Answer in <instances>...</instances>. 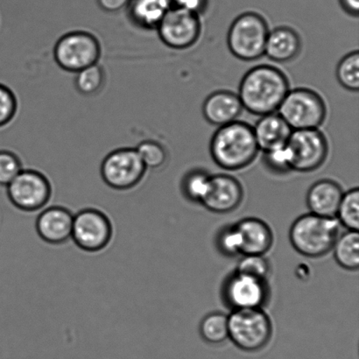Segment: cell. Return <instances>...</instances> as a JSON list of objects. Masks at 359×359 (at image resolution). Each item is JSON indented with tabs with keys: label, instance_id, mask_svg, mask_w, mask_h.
<instances>
[{
	"label": "cell",
	"instance_id": "cell-1",
	"mask_svg": "<svg viewBox=\"0 0 359 359\" xmlns=\"http://www.w3.org/2000/svg\"><path fill=\"white\" fill-rule=\"evenodd\" d=\"M290 90L283 72L273 66L259 65L243 76L238 96L243 108L262 117L277 111Z\"/></svg>",
	"mask_w": 359,
	"mask_h": 359
},
{
	"label": "cell",
	"instance_id": "cell-2",
	"mask_svg": "<svg viewBox=\"0 0 359 359\" xmlns=\"http://www.w3.org/2000/svg\"><path fill=\"white\" fill-rule=\"evenodd\" d=\"M210 150L214 163L231 171L248 167L259 151L252 126L238 121L219 126L211 138Z\"/></svg>",
	"mask_w": 359,
	"mask_h": 359
},
{
	"label": "cell",
	"instance_id": "cell-3",
	"mask_svg": "<svg viewBox=\"0 0 359 359\" xmlns=\"http://www.w3.org/2000/svg\"><path fill=\"white\" fill-rule=\"evenodd\" d=\"M340 225L336 217H325L311 212L302 215L291 225V245L302 255L320 258L333 249L339 237Z\"/></svg>",
	"mask_w": 359,
	"mask_h": 359
},
{
	"label": "cell",
	"instance_id": "cell-4",
	"mask_svg": "<svg viewBox=\"0 0 359 359\" xmlns=\"http://www.w3.org/2000/svg\"><path fill=\"white\" fill-rule=\"evenodd\" d=\"M269 32V25L262 15L253 12L242 13L229 29L228 48L242 61H256L265 54Z\"/></svg>",
	"mask_w": 359,
	"mask_h": 359
},
{
	"label": "cell",
	"instance_id": "cell-5",
	"mask_svg": "<svg viewBox=\"0 0 359 359\" xmlns=\"http://www.w3.org/2000/svg\"><path fill=\"white\" fill-rule=\"evenodd\" d=\"M229 339L248 353L263 349L273 333L272 322L262 309H234L228 316Z\"/></svg>",
	"mask_w": 359,
	"mask_h": 359
},
{
	"label": "cell",
	"instance_id": "cell-6",
	"mask_svg": "<svg viewBox=\"0 0 359 359\" xmlns=\"http://www.w3.org/2000/svg\"><path fill=\"white\" fill-rule=\"evenodd\" d=\"M292 130L318 129L326 118L325 101L314 90L298 88L288 91L278 109Z\"/></svg>",
	"mask_w": 359,
	"mask_h": 359
},
{
	"label": "cell",
	"instance_id": "cell-7",
	"mask_svg": "<svg viewBox=\"0 0 359 359\" xmlns=\"http://www.w3.org/2000/svg\"><path fill=\"white\" fill-rule=\"evenodd\" d=\"M100 41L86 31H73L62 35L54 48L57 65L67 72L77 73L97 65L101 57Z\"/></svg>",
	"mask_w": 359,
	"mask_h": 359
},
{
	"label": "cell",
	"instance_id": "cell-8",
	"mask_svg": "<svg viewBox=\"0 0 359 359\" xmlns=\"http://www.w3.org/2000/svg\"><path fill=\"white\" fill-rule=\"evenodd\" d=\"M147 168L135 149L112 151L102 161L100 173L105 184L116 190L135 188L142 181Z\"/></svg>",
	"mask_w": 359,
	"mask_h": 359
},
{
	"label": "cell",
	"instance_id": "cell-9",
	"mask_svg": "<svg viewBox=\"0 0 359 359\" xmlns=\"http://www.w3.org/2000/svg\"><path fill=\"white\" fill-rule=\"evenodd\" d=\"M292 170L309 173L318 170L328 156L326 137L318 129L293 130L287 143Z\"/></svg>",
	"mask_w": 359,
	"mask_h": 359
},
{
	"label": "cell",
	"instance_id": "cell-10",
	"mask_svg": "<svg viewBox=\"0 0 359 359\" xmlns=\"http://www.w3.org/2000/svg\"><path fill=\"white\" fill-rule=\"evenodd\" d=\"M6 187L10 202L26 212L41 210L51 198V183L40 171L23 170Z\"/></svg>",
	"mask_w": 359,
	"mask_h": 359
},
{
	"label": "cell",
	"instance_id": "cell-11",
	"mask_svg": "<svg viewBox=\"0 0 359 359\" xmlns=\"http://www.w3.org/2000/svg\"><path fill=\"white\" fill-rule=\"evenodd\" d=\"M112 232L110 218L103 211L89 208L74 216L72 239L83 251H102L111 242Z\"/></svg>",
	"mask_w": 359,
	"mask_h": 359
},
{
	"label": "cell",
	"instance_id": "cell-12",
	"mask_svg": "<svg viewBox=\"0 0 359 359\" xmlns=\"http://www.w3.org/2000/svg\"><path fill=\"white\" fill-rule=\"evenodd\" d=\"M201 29L199 15L181 7L172 6L157 27L161 41L168 48L179 49L192 47L198 40Z\"/></svg>",
	"mask_w": 359,
	"mask_h": 359
},
{
	"label": "cell",
	"instance_id": "cell-13",
	"mask_svg": "<svg viewBox=\"0 0 359 359\" xmlns=\"http://www.w3.org/2000/svg\"><path fill=\"white\" fill-rule=\"evenodd\" d=\"M225 300L232 309H262L269 297L266 280L238 272L229 278L224 287Z\"/></svg>",
	"mask_w": 359,
	"mask_h": 359
},
{
	"label": "cell",
	"instance_id": "cell-14",
	"mask_svg": "<svg viewBox=\"0 0 359 359\" xmlns=\"http://www.w3.org/2000/svg\"><path fill=\"white\" fill-rule=\"evenodd\" d=\"M244 189L238 179L231 175H211L209 190L202 201L206 209L214 213L231 212L241 205Z\"/></svg>",
	"mask_w": 359,
	"mask_h": 359
},
{
	"label": "cell",
	"instance_id": "cell-15",
	"mask_svg": "<svg viewBox=\"0 0 359 359\" xmlns=\"http://www.w3.org/2000/svg\"><path fill=\"white\" fill-rule=\"evenodd\" d=\"M73 218V214L65 207H49L37 217L38 235L48 244H63L72 238Z\"/></svg>",
	"mask_w": 359,
	"mask_h": 359
},
{
	"label": "cell",
	"instance_id": "cell-16",
	"mask_svg": "<svg viewBox=\"0 0 359 359\" xmlns=\"http://www.w3.org/2000/svg\"><path fill=\"white\" fill-rule=\"evenodd\" d=\"M243 107L237 94L228 90H218L204 101L203 114L211 125L223 126L237 121Z\"/></svg>",
	"mask_w": 359,
	"mask_h": 359
},
{
	"label": "cell",
	"instance_id": "cell-17",
	"mask_svg": "<svg viewBox=\"0 0 359 359\" xmlns=\"http://www.w3.org/2000/svg\"><path fill=\"white\" fill-rule=\"evenodd\" d=\"M235 225L241 236V255H265L272 248L273 234L266 222L248 217Z\"/></svg>",
	"mask_w": 359,
	"mask_h": 359
},
{
	"label": "cell",
	"instance_id": "cell-18",
	"mask_svg": "<svg viewBox=\"0 0 359 359\" xmlns=\"http://www.w3.org/2000/svg\"><path fill=\"white\" fill-rule=\"evenodd\" d=\"M344 194L339 183L329 179L320 180L309 189V210L318 216L336 217Z\"/></svg>",
	"mask_w": 359,
	"mask_h": 359
},
{
	"label": "cell",
	"instance_id": "cell-19",
	"mask_svg": "<svg viewBox=\"0 0 359 359\" xmlns=\"http://www.w3.org/2000/svg\"><path fill=\"white\" fill-rule=\"evenodd\" d=\"M259 149L263 152L287 145L293 130L279 114L262 116L252 128Z\"/></svg>",
	"mask_w": 359,
	"mask_h": 359
},
{
	"label": "cell",
	"instance_id": "cell-20",
	"mask_svg": "<svg viewBox=\"0 0 359 359\" xmlns=\"http://www.w3.org/2000/svg\"><path fill=\"white\" fill-rule=\"evenodd\" d=\"M301 38L291 27H280L269 32L265 54L274 62L285 63L293 61L300 54Z\"/></svg>",
	"mask_w": 359,
	"mask_h": 359
},
{
	"label": "cell",
	"instance_id": "cell-21",
	"mask_svg": "<svg viewBox=\"0 0 359 359\" xmlns=\"http://www.w3.org/2000/svg\"><path fill=\"white\" fill-rule=\"evenodd\" d=\"M171 7L168 0H130L128 13L135 26L146 30L157 29Z\"/></svg>",
	"mask_w": 359,
	"mask_h": 359
},
{
	"label": "cell",
	"instance_id": "cell-22",
	"mask_svg": "<svg viewBox=\"0 0 359 359\" xmlns=\"http://www.w3.org/2000/svg\"><path fill=\"white\" fill-rule=\"evenodd\" d=\"M334 257L343 269L355 271L359 266V234L358 231H349L339 236L334 245Z\"/></svg>",
	"mask_w": 359,
	"mask_h": 359
},
{
	"label": "cell",
	"instance_id": "cell-23",
	"mask_svg": "<svg viewBox=\"0 0 359 359\" xmlns=\"http://www.w3.org/2000/svg\"><path fill=\"white\" fill-rule=\"evenodd\" d=\"M200 332L207 343H224L229 339L228 316L221 312L210 313L201 323Z\"/></svg>",
	"mask_w": 359,
	"mask_h": 359
},
{
	"label": "cell",
	"instance_id": "cell-24",
	"mask_svg": "<svg viewBox=\"0 0 359 359\" xmlns=\"http://www.w3.org/2000/svg\"><path fill=\"white\" fill-rule=\"evenodd\" d=\"M336 218L339 224L349 231H358L359 228V189H350L344 194Z\"/></svg>",
	"mask_w": 359,
	"mask_h": 359
},
{
	"label": "cell",
	"instance_id": "cell-25",
	"mask_svg": "<svg viewBox=\"0 0 359 359\" xmlns=\"http://www.w3.org/2000/svg\"><path fill=\"white\" fill-rule=\"evenodd\" d=\"M104 79V69L97 63L76 73V88L84 96H93L103 88Z\"/></svg>",
	"mask_w": 359,
	"mask_h": 359
},
{
	"label": "cell",
	"instance_id": "cell-26",
	"mask_svg": "<svg viewBox=\"0 0 359 359\" xmlns=\"http://www.w3.org/2000/svg\"><path fill=\"white\" fill-rule=\"evenodd\" d=\"M337 79L344 89L359 90V53L354 51L341 60L337 67Z\"/></svg>",
	"mask_w": 359,
	"mask_h": 359
},
{
	"label": "cell",
	"instance_id": "cell-27",
	"mask_svg": "<svg viewBox=\"0 0 359 359\" xmlns=\"http://www.w3.org/2000/svg\"><path fill=\"white\" fill-rule=\"evenodd\" d=\"M211 175L203 170L189 172L183 179L182 189L189 199L202 203L209 190Z\"/></svg>",
	"mask_w": 359,
	"mask_h": 359
},
{
	"label": "cell",
	"instance_id": "cell-28",
	"mask_svg": "<svg viewBox=\"0 0 359 359\" xmlns=\"http://www.w3.org/2000/svg\"><path fill=\"white\" fill-rule=\"evenodd\" d=\"M135 149L147 170H157L167 163L166 149L161 144L154 140H144Z\"/></svg>",
	"mask_w": 359,
	"mask_h": 359
},
{
	"label": "cell",
	"instance_id": "cell-29",
	"mask_svg": "<svg viewBox=\"0 0 359 359\" xmlns=\"http://www.w3.org/2000/svg\"><path fill=\"white\" fill-rule=\"evenodd\" d=\"M264 164L273 173L283 175L292 170V158L287 145L264 152Z\"/></svg>",
	"mask_w": 359,
	"mask_h": 359
},
{
	"label": "cell",
	"instance_id": "cell-30",
	"mask_svg": "<svg viewBox=\"0 0 359 359\" xmlns=\"http://www.w3.org/2000/svg\"><path fill=\"white\" fill-rule=\"evenodd\" d=\"M237 272L266 280L270 272V264L264 255H243Z\"/></svg>",
	"mask_w": 359,
	"mask_h": 359
},
{
	"label": "cell",
	"instance_id": "cell-31",
	"mask_svg": "<svg viewBox=\"0 0 359 359\" xmlns=\"http://www.w3.org/2000/svg\"><path fill=\"white\" fill-rule=\"evenodd\" d=\"M23 170L22 163L16 154L0 150V185H8Z\"/></svg>",
	"mask_w": 359,
	"mask_h": 359
},
{
	"label": "cell",
	"instance_id": "cell-32",
	"mask_svg": "<svg viewBox=\"0 0 359 359\" xmlns=\"http://www.w3.org/2000/svg\"><path fill=\"white\" fill-rule=\"evenodd\" d=\"M15 93L9 87L0 83V128L10 124L18 111Z\"/></svg>",
	"mask_w": 359,
	"mask_h": 359
},
{
	"label": "cell",
	"instance_id": "cell-33",
	"mask_svg": "<svg viewBox=\"0 0 359 359\" xmlns=\"http://www.w3.org/2000/svg\"><path fill=\"white\" fill-rule=\"evenodd\" d=\"M218 248L228 256L241 255V239L236 225L224 228L217 238Z\"/></svg>",
	"mask_w": 359,
	"mask_h": 359
},
{
	"label": "cell",
	"instance_id": "cell-34",
	"mask_svg": "<svg viewBox=\"0 0 359 359\" xmlns=\"http://www.w3.org/2000/svg\"><path fill=\"white\" fill-rule=\"evenodd\" d=\"M207 6L208 0H175L173 5V6L189 11L197 15L203 13L206 10Z\"/></svg>",
	"mask_w": 359,
	"mask_h": 359
},
{
	"label": "cell",
	"instance_id": "cell-35",
	"mask_svg": "<svg viewBox=\"0 0 359 359\" xmlns=\"http://www.w3.org/2000/svg\"><path fill=\"white\" fill-rule=\"evenodd\" d=\"M130 0H97L98 6L104 12L117 13L128 6Z\"/></svg>",
	"mask_w": 359,
	"mask_h": 359
},
{
	"label": "cell",
	"instance_id": "cell-36",
	"mask_svg": "<svg viewBox=\"0 0 359 359\" xmlns=\"http://www.w3.org/2000/svg\"><path fill=\"white\" fill-rule=\"evenodd\" d=\"M340 5L349 15L358 17L359 13V0H339Z\"/></svg>",
	"mask_w": 359,
	"mask_h": 359
},
{
	"label": "cell",
	"instance_id": "cell-37",
	"mask_svg": "<svg viewBox=\"0 0 359 359\" xmlns=\"http://www.w3.org/2000/svg\"><path fill=\"white\" fill-rule=\"evenodd\" d=\"M175 1V0H168V2L170 3L171 6H173Z\"/></svg>",
	"mask_w": 359,
	"mask_h": 359
}]
</instances>
